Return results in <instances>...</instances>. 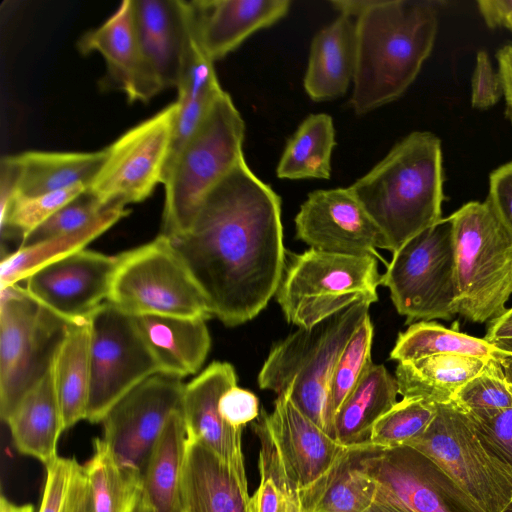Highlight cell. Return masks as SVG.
I'll return each mask as SVG.
<instances>
[{"label":"cell","instance_id":"cell-60","mask_svg":"<svg viewBox=\"0 0 512 512\" xmlns=\"http://www.w3.org/2000/svg\"><path fill=\"white\" fill-rule=\"evenodd\" d=\"M506 27L512 31V16L508 18Z\"/></svg>","mask_w":512,"mask_h":512},{"label":"cell","instance_id":"cell-41","mask_svg":"<svg viewBox=\"0 0 512 512\" xmlns=\"http://www.w3.org/2000/svg\"><path fill=\"white\" fill-rule=\"evenodd\" d=\"M373 324L367 315L344 347L334 369L330 401L333 416L354 389L371 360Z\"/></svg>","mask_w":512,"mask_h":512},{"label":"cell","instance_id":"cell-56","mask_svg":"<svg viewBox=\"0 0 512 512\" xmlns=\"http://www.w3.org/2000/svg\"><path fill=\"white\" fill-rule=\"evenodd\" d=\"M506 382L512 385V355L499 358Z\"/></svg>","mask_w":512,"mask_h":512},{"label":"cell","instance_id":"cell-29","mask_svg":"<svg viewBox=\"0 0 512 512\" xmlns=\"http://www.w3.org/2000/svg\"><path fill=\"white\" fill-rule=\"evenodd\" d=\"M488 360L463 354H437L400 362L395 370L398 393L432 404L451 402Z\"/></svg>","mask_w":512,"mask_h":512},{"label":"cell","instance_id":"cell-23","mask_svg":"<svg viewBox=\"0 0 512 512\" xmlns=\"http://www.w3.org/2000/svg\"><path fill=\"white\" fill-rule=\"evenodd\" d=\"M143 56L163 89L177 87L185 34L184 0H132Z\"/></svg>","mask_w":512,"mask_h":512},{"label":"cell","instance_id":"cell-18","mask_svg":"<svg viewBox=\"0 0 512 512\" xmlns=\"http://www.w3.org/2000/svg\"><path fill=\"white\" fill-rule=\"evenodd\" d=\"M262 410L286 474L300 495L327 475L348 449L285 394L277 396L271 413Z\"/></svg>","mask_w":512,"mask_h":512},{"label":"cell","instance_id":"cell-10","mask_svg":"<svg viewBox=\"0 0 512 512\" xmlns=\"http://www.w3.org/2000/svg\"><path fill=\"white\" fill-rule=\"evenodd\" d=\"M67 323L16 284L0 291V416L9 419L46 374Z\"/></svg>","mask_w":512,"mask_h":512},{"label":"cell","instance_id":"cell-61","mask_svg":"<svg viewBox=\"0 0 512 512\" xmlns=\"http://www.w3.org/2000/svg\"><path fill=\"white\" fill-rule=\"evenodd\" d=\"M508 388H509V390H510V392L512 394V385L508 384Z\"/></svg>","mask_w":512,"mask_h":512},{"label":"cell","instance_id":"cell-2","mask_svg":"<svg viewBox=\"0 0 512 512\" xmlns=\"http://www.w3.org/2000/svg\"><path fill=\"white\" fill-rule=\"evenodd\" d=\"M438 29L434 3L375 0L355 20L356 63L350 105L366 114L401 97L430 55Z\"/></svg>","mask_w":512,"mask_h":512},{"label":"cell","instance_id":"cell-52","mask_svg":"<svg viewBox=\"0 0 512 512\" xmlns=\"http://www.w3.org/2000/svg\"><path fill=\"white\" fill-rule=\"evenodd\" d=\"M70 512H92L87 479L81 465L78 466L74 477Z\"/></svg>","mask_w":512,"mask_h":512},{"label":"cell","instance_id":"cell-42","mask_svg":"<svg viewBox=\"0 0 512 512\" xmlns=\"http://www.w3.org/2000/svg\"><path fill=\"white\" fill-rule=\"evenodd\" d=\"M453 402L464 411L512 408V394L499 358L489 359L483 369L460 388Z\"/></svg>","mask_w":512,"mask_h":512},{"label":"cell","instance_id":"cell-1","mask_svg":"<svg viewBox=\"0 0 512 512\" xmlns=\"http://www.w3.org/2000/svg\"><path fill=\"white\" fill-rule=\"evenodd\" d=\"M226 326L256 317L281 282L287 252L281 200L240 161L205 197L183 236L171 240Z\"/></svg>","mask_w":512,"mask_h":512},{"label":"cell","instance_id":"cell-30","mask_svg":"<svg viewBox=\"0 0 512 512\" xmlns=\"http://www.w3.org/2000/svg\"><path fill=\"white\" fill-rule=\"evenodd\" d=\"M89 320L67 323L52 371L65 430L86 420L90 388Z\"/></svg>","mask_w":512,"mask_h":512},{"label":"cell","instance_id":"cell-36","mask_svg":"<svg viewBox=\"0 0 512 512\" xmlns=\"http://www.w3.org/2000/svg\"><path fill=\"white\" fill-rule=\"evenodd\" d=\"M437 354H463L484 359L512 355L484 338L448 329L433 321H419L398 335L390 359L400 363Z\"/></svg>","mask_w":512,"mask_h":512},{"label":"cell","instance_id":"cell-16","mask_svg":"<svg viewBox=\"0 0 512 512\" xmlns=\"http://www.w3.org/2000/svg\"><path fill=\"white\" fill-rule=\"evenodd\" d=\"M295 230L310 248L385 263L377 249L388 250L387 241L349 187L310 192L296 214Z\"/></svg>","mask_w":512,"mask_h":512},{"label":"cell","instance_id":"cell-28","mask_svg":"<svg viewBox=\"0 0 512 512\" xmlns=\"http://www.w3.org/2000/svg\"><path fill=\"white\" fill-rule=\"evenodd\" d=\"M398 394L395 377L371 362L334 417V438L346 448L366 445L373 426L397 403Z\"/></svg>","mask_w":512,"mask_h":512},{"label":"cell","instance_id":"cell-7","mask_svg":"<svg viewBox=\"0 0 512 512\" xmlns=\"http://www.w3.org/2000/svg\"><path fill=\"white\" fill-rule=\"evenodd\" d=\"M378 260L309 248L287 252L275 293L286 320L310 328L360 302L377 301Z\"/></svg>","mask_w":512,"mask_h":512},{"label":"cell","instance_id":"cell-25","mask_svg":"<svg viewBox=\"0 0 512 512\" xmlns=\"http://www.w3.org/2000/svg\"><path fill=\"white\" fill-rule=\"evenodd\" d=\"M160 368L178 378L196 374L211 347V337L204 319L160 315L134 317Z\"/></svg>","mask_w":512,"mask_h":512},{"label":"cell","instance_id":"cell-55","mask_svg":"<svg viewBox=\"0 0 512 512\" xmlns=\"http://www.w3.org/2000/svg\"><path fill=\"white\" fill-rule=\"evenodd\" d=\"M0 512H34L32 505H16L3 495L0 498Z\"/></svg>","mask_w":512,"mask_h":512},{"label":"cell","instance_id":"cell-48","mask_svg":"<svg viewBox=\"0 0 512 512\" xmlns=\"http://www.w3.org/2000/svg\"><path fill=\"white\" fill-rule=\"evenodd\" d=\"M219 411L228 424L243 428L258 418L259 401L255 394L236 385L220 398Z\"/></svg>","mask_w":512,"mask_h":512},{"label":"cell","instance_id":"cell-57","mask_svg":"<svg viewBox=\"0 0 512 512\" xmlns=\"http://www.w3.org/2000/svg\"><path fill=\"white\" fill-rule=\"evenodd\" d=\"M498 349L512 354V339H502L492 342Z\"/></svg>","mask_w":512,"mask_h":512},{"label":"cell","instance_id":"cell-11","mask_svg":"<svg viewBox=\"0 0 512 512\" xmlns=\"http://www.w3.org/2000/svg\"><path fill=\"white\" fill-rule=\"evenodd\" d=\"M436 405L428 428L408 442L435 461L483 510L502 512L512 480L481 443L467 413L453 401Z\"/></svg>","mask_w":512,"mask_h":512},{"label":"cell","instance_id":"cell-32","mask_svg":"<svg viewBox=\"0 0 512 512\" xmlns=\"http://www.w3.org/2000/svg\"><path fill=\"white\" fill-rule=\"evenodd\" d=\"M126 207H112L101 213L88 225L73 232L57 235L40 242L20 246L2 258L0 285L5 287L26 280L42 267L61 260L80 250L128 216Z\"/></svg>","mask_w":512,"mask_h":512},{"label":"cell","instance_id":"cell-50","mask_svg":"<svg viewBox=\"0 0 512 512\" xmlns=\"http://www.w3.org/2000/svg\"><path fill=\"white\" fill-rule=\"evenodd\" d=\"M479 12L489 28L505 26L512 16V0H479Z\"/></svg>","mask_w":512,"mask_h":512},{"label":"cell","instance_id":"cell-31","mask_svg":"<svg viewBox=\"0 0 512 512\" xmlns=\"http://www.w3.org/2000/svg\"><path fill=\"white\" fill-rule=\"evenodd\" d=\"M187 441L182 410H178L167 421L142 473V493L154 512H182L180 490Z\"/></svg>","mask_w":512,"mask_h":512},{"label":"cell","instance_id":"cell-9","mask_svg":"<svg viewBox=\"0 0 512 512\" xmlns=\"http://www.w3.org/2000/svg\"><path fill=\"white\" fill-rule=\"evenodd\" d=\"M406 324L451 320L456 312L452 225L442 218L393 253L381 276Z\"/></svg>","mask_w":512,"mask_h":512},{"label":"cell","instance_id":"cell-33","mask_svg":"<svg viewBox=\"0 0 512 512\" xmlns=\"http://www.w3.org/2000/svg\"><path fill=\"white\" fill-rule=\"evenodd\" d=\"M377 485L362 466L358 447L346 453L308 491L300 495L303 512H363L375 499Z\"/></svg>","mask_w":512,"mask_h":512},{"label":"cell","instance_id":"cell-12","mask_svg":"<svg viewBox=\"0 0 512 512\" xmlns=\"http://www.w3.org/2000/svg\"><path fill=\"white\" fill-rule=\"evenodd\" d=\"M90 388L86 420L100 423L131 390L160 373L133 316L104 302L89 319Z\"/></svg>","mask_w":512,"mask_h":512},{"label":"cell","instance_id":"cell-5","mask_svg":"<svg viewBox=\"0 0 512 512\" xmlns=\"http://www.w3.org/2000/svg\"><path fill=\"white\" fill-rule=\"evenodd\" d=\"M244 136V120L223 91L165 170L160 234L174 240L187 233L207 194L244 159Z\"/></svg>","mask_w":512,"mask_h":512},{"label":"cell","instance_id":"cell-14","mask_svg":"<svg viewBox=\"0 0 512 512\" xmlns=\"http://www.w3.org/2000/svg\"><path fill=\"white\" fill-rule=\"evenodd\" d=\"M377 491L407 512H484L431 458L401 445L358 447Z\"/></svg>","mask_w":512,"mask_h":512},{"label":"cell","instance_id":"cell-21","mask_svg":"<svg viewBox=\"0 0 512 512\" xmlns=\"http://www.w3.org/2000/svg\"><path fill=\"white\" fill-rule=\"evenodd\" d=\"M198 41L213 62L224 58L258 30L285 17L289 0H192Z\"/></svg>","mask_w":512,"mask_h":512},{"label":"cell","instance_id":"cell-44","mask_svg":"<svg viewBox=\"0 0 512 512\" xmlns=\"http://www.w3.org/2000/svg\"><path fill=\"white\" fill-rule=\"evenodd\" d=\"M105 210L86 190L39 226L20 246L30 245L88 225Z\"/></svg>","mask_w":512,"mask_h":512},{"label":"cell","instance_id":"cell-53","mask_svg":"<svg viewBox=\"0 0 512 512\" xmlns=\"http://www.w3.org/2000/svg\"><path fill=\"white\" fill-rule=\"evenodd\" d=\"M489 324L484 337L485 340L492 343L497 340L512 339V307Z\"/></svg>","mask_w":512,"mask_h":512},{"label":"cell","instance_id":"cell-58","mask_svg":"<svg viewBox=\"0 0 512 512\" xmlns=\"http://www.w3.org/2000/svg\"><path fill=\"white\" fill-rule=\"evenodd\" d=\"M134 512H154L148 501L143 496V493L140 496Z\"/></svg>","mask_w":512,"mask_h":512},{"label":"cell","instance_id":"cell-22","mask_svg":"<svg viewBox=\"0 0 512 512\" xmlns=\"http://www.w3.org/2000/svg\"><path fill=\"white\" fill-rule=\"evenodd\" d=\"M248 487L206 446L188 438L181 479L182 512H247Z\"/></svg>","mask_w":512,"mask_h":512},{"label":"cell","instance_id":"cell-43","mask_svg":"<svg viewBox=\"0 0 512 512\" xmlns=\"http://www.w3.org/2000/svg\"><path fill=\"white\" fill-rule=\"evenodd\" d=\"M481 443L512 480V408L465 411Z\"/></svg>","mask_w":512,"mask_h":512},{"label":"cell","instance_id":"cell-39","mask_svg":"<svg viewBox=\"0 0 512 512\" xmlns=\"http://www.w3.org/2000/svg\"><path fill=\"white\" fill-rule=\"evenodd\" d=\"M435 414V404L403 397L375 423L366 445L378 448L406 445L428 428Z\"/></svg>","mask_w":512,"mask_h":512},{"label":"cell","instance_id":"cell-51","mask_svg":"<svg viewBox=\"0 0 512 512\" xmlns=\"http://www.w3.org/2000/svg\"><path fill=\"white\" fill-rule=\"evenodd\" d=\"M497 62L507 113L512 118V46H505L498 51Z\"/></svg>","mask_w":512,"mask_h":512},{"label":"cell","instance_id":"cell-35","mask_svg":"<svg viewBox=\"0 0 512 512\" xmlns=\"http://www.w3.org/2000/svg\"><path fill=\"white\" fill-rule=\"evenodd\" d=\"M83 466L92 512H134L142 494V476L121 465L102 438Z\"/></svg>","mask_w":512,"mask_h":512},{"label":"cell","instance_id":"cell-8","mask_svg":"<svg viewBox=\"0 0 512 512\" xmlns=\"http://www.w3.org/2000/svg\"><path fill=\"white\" fill-rule=\"evenodd\" d=\"M116 258L107 302L121 312L133 317H212L201 288L168 237L159 234Z\"/></svg>","mask_w":512,"mask_h":512},{"label":"cell","instance_id":"cell-37","mask_svg":"<svg viewBox=\"0 0 512 512\" xmlns=\"http://www.w3.org/2000/svg\"><path fill=\"white\" fill-rule=\"evenodd\" d=\"M252 427L260 442V484L249 498L247 512H303L300 494L286 474L263 410Z\"/></svg>","mask_w":512,"mask_h":512},{"label":"cell","instance_id":"cell-45","mask_svg":"<svg viewBox=\"0 0 512 512\" xmlns=\"http://www.w3.org/2000/svg\"><path fill=\"white\" fill-rule=\"evenodd\" d=\"M223 91L224 90L220 87L192 100L182 102L176 100L178 103V110L173 124L170 149L165 170L190 140L215 99Z\"/></svg>","mask_w":512,"mask_h":512},{"label":"cell","instance_id":"cell-26","mask_svg":"<svg viewBox=\"0 0 512 512\" xmlns=\"http://www.w3.org/2000/svg\"><path fill=\"white\" fill-rule=\"evenodd\" d=\"M16 449L46 466L57 456V443L65 430L52 364L46 374L22 397L6 421Z\"/></svg>","mask_w":512,"mask_h":512},{"label":"cell","instance_id":"cell-40","mask_svg":"<svg viewBox=\"0 0 512 512\" xmlns=\"http://www.w3.org/2000/svg\"><path fill=\"white\" fill-rule=\"evenodd\" d=\"M185 34L177 101L192 100L220 88L213 61L204 53L195 33L190 2L185 1Z\"/></svg>","mask_w":512,"mask_h":512},{"label":"cell","instance_id":"cell-4","mask_svg":"<svg viewBox=\"0 0 512 512\" xmlns=\"http://www.w3.org/2000/svg\"><path fill=\"white\" fill-rule=\"evenodd\" d=\"M360 302L310 328H298L270 350L259 375L262 389L285 394L327 434L334 437L331 381L347 342L369 315Z\"/></svg>","mask_w":512,"mask_h":512},{"label":"cell","instance_id":"cell-54","mask_svg":"<svg viewBox=\"0 0 512 512\" xmlns=\"http://www.w3.org/2000/svg\"><path fill=\"white\" fill-rule=\"evenodd\" d=\"M363 512H407L391 502L380 493L376 494L374 501Z\"/></svg>","mask_w":512,"mask_h":512},{"label":"cell","instance_id":"cell-19","mask_svg":"<svg viewBox=\"0 0 512 512\" xmlns=\"http://www.w3.org/2000/svg\"><path fill=\"white\" fill-rule=\"evenodd\" d=\"M237 385V375L228 362L214 361L185 384L182 414L188 438L213 451L248 487L242 429L228 424L220 414L222 395Z\"/></svg>","mask_w":512,"mask_h":512},{"label":"cell","instance_id":"cell-15","mask_svg":"<svg viewBox=\"0 0 512 512\" xmlns=\"http://www.w3.org/2000/svg\"><path fill=\"white\" fill-rule=\"evenodd\" d=\"M181 378L157 373L124 396L102 420V439L118 462L139 473L170 416L182 410Z\"/></svg>","mask_w":512,"mask_h":512},{"label":"cell","instance_id":"cell-24","mask_svg":"<svg viewBox=\"0 0 512 512\" xmlns=\"http://www.w3.org/2000/svg\"><path fill=\"white\" fill-rule=\"evenodd\" d=\"M355 63V21L339 15L312 39L303 80L305 92L317 102L342 97L353 83Z\"/></svg>","mask_w":512,"mask_h":512},{"label":"cell","instance_id":"cell-20","mask_svg":"<svg viewBox=\"0 0 512 512\" xmlns=\"http://www.w3.org/2000/svg\"><path fill=\"white\" fill-rule=\"evenodd\" d=\"M77 48L83 55L103 57L111 81L130 103L147 102L163 90L141 51L132 0L121 2L104 23L84 33Z\"/></svg>","mask_w":512,"mask_h":512},{"label":"cell","instance_id":"cell-17","mask_svg":"<svg viewBox=\"0 0 512 512\" xmlns=\"http://www.w3.org/2000/svg\"><path fill=\"white\" fill-rule=\"evenodd\" d=\"M117 258L83 249L37 270L25 289L66 323L89 320L107 301Z\"/></svg>","mask_w":512,"mask_h":512},{"label":"cell","instance_id":"cell-38","mask_svg":"<svg viewBox=\"0 0 512 512\" xmlns=\"http://www.w3.org/2000/svg\"><path fill=\"white\" fill-rule=\"evenodd\" d=\"M87 189L78 184L35 196L16 194L6 213L0 216L2 238L5 234H17L24 243L39 226Z\"/></svg>","mask_w":512,"mask_h":512},{"label":"cell","instance_id":"cell-3","mask_svg":"<svg viewBox=\"0 0 512 512\" xmlns=\"http://www.w3.org/2000/svg\"><path fill=\"white\" fill-rule=\"evenodd\" d=\"M443 161L439 138L415 131L396 143L350 191L395 253L442 219Z\"/></svg>","mask_w":512,"mask_h":512},{"label":"cell","instance_id":"cell-47","mask_svg":"<svg viewBox=\"0 0 512 512\" xmlns=\"http://www.w3.org/2000/svg\"><path fill=\"white\" fill-rule=\"evenodd\" d=\"M503 96V86L499 72L492 66L485 51L476 56L471 80V104L477 109H487L495 105Z\"/></svg>","mask_w":512,"mask_h":512},{"label":"cell","instance_id":"cell-6","mask_svg":"<svg viewBox=\"0 0 512 512\" xmlns=\"http://www.w3.org/2000/svg\"><path fill=\"white\" fill-rule=\"evenodd\" d=\"M452 225L456 312L473 323L500 317L512 295V235L490 203L470 201L449 217Z\"/></svg>","mask_w":512,"mask_h":512},{"label":"cell","instance_id":"cell-59","mask_svg":"<svg viewBox=\"0 0 512 512\" xmlns=\"http://www.w3.org/2000/svg\"><path fill=\"white\" fill-rule=\"evenodd\" d=\"M502 512H512V500L507 504V506L502 510Z\"/></svg>","mask_w":512,"mask_h":512},{"label":"cell","instance_id":"cell-27","mask_svg":"<svg viewBox=\"0 0 512 512\" xmlns=\"http://www.w3.org/2000/svg\"><path fill=\"white\" fill-rule=\"evenodd\" d=\"M107 156L94 152L25 151L7 155L17 174V194L35 196L82 184L87 187Z\"/></svg>","mask_w":512,"mask_h":512},{"label":"cell","instance_id":"cell-34","mask_svg":"<svg viewBox=\"0 0 512 512\" xmlns=\"http://www.w3.org/2000/svg\"><path fill=\"white\" fill-rule=\"evenodd\" d=\"M335 141L333 119L325 113L308 115L288 139L279 159L280 179H329Z\"/></svg>","mask_w":512,"mask_h":512},{"label":"cell","instance_id":"cell-49","mask_svg":"<svg viewBox=\"0 0 512 512\" xmlns=\"http://www.w3.org/2000/svg\"><path fill=\"white\" fill-rule=\"evenodd\" d=\"M487 200L500 222L512 235V161L490 174Z\"/></svg>","mask_w":512,"mask_h":512},{"label":"cell","instance_id":"cell-46","mask_svg":"<svg viewBox=\"0 0 512 512\" xmlns=\"http://www.w3.org/2000/svg\"><path fill=\"white\" fill-rule=\"evenodd\" d=\"M80 464L75 459L57 457L48 464L39 512H70L73 483Z\"/></svg>","mask_w":512,"mask_h":512},{"label":"cell","instance_id":"cell-13","mask_svg":"<svg viewBox=\"0 0 512 512\" xmlns=\"http://www.w3.org/2000/svg\"><path fill=\"white\" fill-rule=\"evenodd\" d=\"M177 110V101L170 103L106 147V159L87 189L104 210L142 202L163 184Z\"/></svg>","mask_w":512,"mask_h":512}]
</instances>
